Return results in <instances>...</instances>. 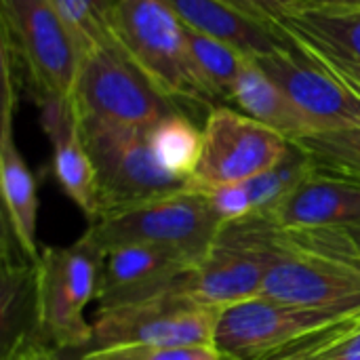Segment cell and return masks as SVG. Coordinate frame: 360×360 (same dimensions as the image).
<instances>
[{
	"label": "cell",
	"instance_id": "cell-1",
	"mask_svg": "<svg viewBox=\"0 0 360 360\" xmlns=\"http://www.w3.org/2000/svg\"><path fill=\"white\" fill-rule=\"evenodd\" d=\"M116 36L148 78L181 112L226 105L198 70L186 25L167 0H120Z\"/></svg>",
	"mask_w": 360,
	"mask_h": 360
},
{
	"label": "cell",
	"instance_id": "cell-2",
	"mask_svg": "<svg viewBox=\"0 0 360 360\" xmlns=\"http://www.w3.org/2000/svg\"><path fill=\"white\" fill-rule=\"evenodd\" d=\"M103 255L82 234L72 247H44L34 264L36 335L57 350L93 344L84 308L97 300Z\"/></svg>",
	"mask_w": 360,
	"mask_h": 360
},
{
	"label": "cell",
	"instance_id": "cell-3",
	"mask_svg": "<svg viewBox=\"0 0 360 360\" xmlns=\"http://www.w3.org/2000/svg\"><path fill=\"white\" fill-rule=\"evenodd\" d=\"M80 127L97 173L99 219L188 188V181L173 177L158 165L148 129L89 116H80Z\"/></svg>",
	"mask_w": 360,
	"mask_h": 360
},
{
	"label": "cell",
	"instance_id": "cell-4",
	"mask_svg": "<svg viewBox=\"0 0 360 360\" xmlns=\"http://www.w3.org/2000/svg\"><path fill=\"white\" fill-rule=\"evenodd\" d=\"M72 99L80 116L137 129H150L181 112L148 78L118 36L80 55Z\"/></svg>",
	"mask_w": 360,
	"mask_h": 360
},
{
	"label": "cell",
	"instance_id": "cell-5",
	"mask_svg": "<svg viewBox=\"0 0 360 360\" xmlns=\"http://www.w3.org/2000/svg\"><path fill=\"white\" fill-rule=\"evenodd\" d=\"M2 42L34 86L36 101L74 93L80 51L51 0H0Z\"/></svg>",
	"mask_w": 360,
	"mask_h": 360
},
{
	"label": "cell",
	"instance_id": "cell-6",
	"mask_svg": "<svg viewBox=\"0 0 360 360\" xmlns=\"http://www.w3.org/2000/svg\"><path fill=\"white\" fill-rule=\"evenodd\" d=\"M221 228L224 224L213 213L207 194L188 186L181 192L89 224L84 236L103 257L122 245L154 243L179 247L202 259L213 249Z\"/></svg>",
	"mask_w": 360,
	"mask_h": 360
},
{
	"label": "cell",
	"instance_id": "cell-7",
	"mask_svg": "<svg viewBox=\"0 0 360 360\" xmlns=\"http://www.w3.org/2000/svg\"><path fill=\"white\" fill-rule=\"evenodd\" d=\"M251 217L272 249L262 297L300 308L360 310V266L302 249L262 215Z\"/></svg>",
	"mask_w": 360,
	"mask_h": 360
},
{
	"label": "cell",
	"instance_id": "cell-8",
	"mask_svg": "<svg viewBox=\"0 0 360 360\" xmlns=\"http://www.w3.org/2000/svg\"><path fill=\"white\" fill-rule=\"evenodd\" d=\"M289 148L283 133L230 105H217L205 116L202 152L188 186L207 192L249 181L276 167Z\"/></svg>",
	"mask_w": 360,
	"mask_h": 360
},
{
	"label": "cell",
	"instance_id": "cell-9",
	"mask_svg": "<svg viewBox=\"0 0 360 360\" xmlns=\"http://www.w3.org/2000/svg\"><path fill=\"white\" fill-rule=\"evenodd\" d=\"M219 310L196 306L181 295L167 293L137 304L95 310L93 348L108 346H213Z\"/></svg>",
	"mask_w": 360,
	"mask_h": 360
},
{
	"label": "cell",
	"instance_id": "cell-10",
	"mask_svg": "<svg viewBox=\"0 0 360 360\" xmlns=\"http://www.w3.org/2000/svg\"><path fill=\"white\" fill-rule=\"evenodd\" d=\"M352 316H360V310L300 308L257 295L219 310L215 348L234 360H262L321 327Z\"/></svg>",
	"mask_w": 360,
	"mask_h": 360
},
{
	"label": "cell",
	"instance_id": "cell-11",
	"mask_svg": "<svg viewBox=\"0 0 360 360\" xmlns=\"http://www.w3.org/2000/svg\"><path fill=\"white\" fill-rule=\"evenodd\" d=\"M306 116L312 133L360 127V93L295 46L253 59Z\"/></svg>",
	"mask_w": 360,
	"mask_h": 360
},
{
	"label": "cell",
	"instance_id": "cell-12",
	"mask_svg": "<svg viewBox=\"0 0 360 360\" xmlns=\"http://www.w3.org/2000/svg\"><path fill=\"white\" fill-rule=\"evenodd\" d=\"M198 262L196 255L169 245L133 243L110 249L103 257L97 310L175 293L179 278Z\"/></svg>",
	"mask_w": 360,
	"mask_h": 360
},
{
	"label": "cell",
	"instance_id": "cell-13",
	"mask_svg": "<svg viewBox=\"0 0 360 360\" xmlns=\"http://www.w3.org/2000/svg\"><path fill=\"white\" fill-rule=\"evenodd\" d=\"M2 65V108H0V188L4 202V219L21 249V253L36 264L38 249V190L36 179L19 152L15 139V110H17V72L8 46H0Z\"/></svg>",
	"mask_w": 360,
	"mask_h": 360
},
{
	"label": "cell",
	"instance_id": "cell-14",
	"mask_svg": "<svg viewBox=\"0 0 360 360\" xmlns=\"http://www.w3.org/2000/svg\"><path fill=\"white\" fill-rule=\"evenodd\" d=\"M40 127L53 146V173L61 190L86 215L89 224L99 219L97 173L86 150L80 114L72 97L38 101Z\"/></svg>",
	"mask_w": 360,
	"mask_h": 360
},
{
	"label": "cell",
	"instance_id": "cell-15",
	"mask_svg": "<svg viewBox=\"0 0 360 360\" xmlns=\"http://www.w3.org/2000/svg\"><path fill=\"white\" fill-rule=\"evenodd\" d=\"M262 217L281 230H356L360 184L312 169L287 198Z\"/></svg>",
	"mask_w": 360,
	"mask_h": 360
},
{
	"label": "cell",
	"instance_id": "cell-16",
	"mask_svg": "<svg viewBox=\"0 0 360 360\" xmlns=\"http://www.w3.org/2000/svg\"><path fill=\"white\" fill-rule=\"evenodd\" d=\"M283 32L297 51L319 61L359 91L360 11H321L300 6Z\"/></svg>",
	"mask_w": 360,
	"mask_h": 360
},
{
	"label": "cell",
	"instance_id": "cell-17",
	"mask_svg": "<svg viewBox=\"0 0 360 360\" xmlns=\"http://www.w3.org/2000/svg\"><path fill=\"white\" fill-rule=\"evenodd\" d=\"M167 4L188 27L217 38L251 59L293 46L285 36L232 0H167Z\"/></svg>",
	"mask_w": 360,
	"mask_h": 360
},
{
	"label": "cell",
	"instance_id": "cell-18",
	"mask_svg": "<svg viewBox=\"0 0 360 360\" xmlns=\"http://www.w3.org/2000/svg\"><path fill=\"white\" fill-rule=\"evenodd\" d=\"M0 350L36 335L34 264L21 253L6 219H2V270H0ZM38 338V335H36Z\"/></svg>",
	"mask_w": 360,
	"mask_h": 360
},
{
	"label": "cell",
	"instance_id": "cell-19",
	"mask_svg": "<svg viewBox=\"0 0 360 360\" xmlns=\"http://www.w3.org/2000/svg\"><path fill=\"white\" fill-rule=\"evenodd\" d=\"M230 103L238 105L243 114L268 124L289 139L312 135V127L306 116L253 59L245 65L240 78L236 80Z\"/></svg>",
	"mask_w": 360,
	"mask_h": 360
},
{
	"label": "cell",
	"instance_id": "cell-20",
	"mask_svg": "<svg viewBox=\"0 0 360 360\" xmlns=\"http://www.w3.org/2000/svg\"><path fill=\"white\" fill-rule=\"evenodd\" d=\"M148 141L154 158L167 173L190 181L200 160L202 131L184 112L171 114L150 127Z\"/></svg>",
	"mask_w": 360,
	"mask_h": 360
},
{
	"label": "cell",
	"instance_id": "cell-21",
	"mask_svg": "<svg viewBox=\"0 0 360 360\" xmlns=\"http://www.w3.org/2000/svg\"><path fill=\"white\" fill-rule=\"evenodd\" d=\"M316 173L360 184V127L291 139Z\"/></svg>",
	"mask_w": 360,
	"mask_h": 360
},
{
	"label": "cell",
	"instance_id": "cell-22",
	"mask_svg": "<svg viewBox=\"0 0 360 360\" xmlns=\"http://www.w3.org/2000/svg\"><path fill=\"white\" fill-rule=\"evenodd\" d=\"M186 36H188V44H190V51L194 55L198 70L202 72V76L207 78L211 89L217 93V97L228 105L232 99L236 80L240 78V74H243L245 65L251 61V57H247L238 49H234L217 38H211L202 32H196L188 25H186Z\"/></svg>",
	"mask_w": 360,
	"mask_h": 360
},
{
	"label": "cell",
	"instance_id": "cell-23",
	"mask_svg": "<svg viewBox=\"0 0 360 360\" xmlns=\"http://www.w3.org/2000/svg\"><path fill=\"white\" fill-rule=\"evenodd\" d=\"M74 36L80 55L116 38L120 0H51Z\"/></svg>",
	"mask_w": 360,
	"mask_h": 360
},
{
	"label": "cell",
	"instance_id": "cell-24",
	"mask_svg": "<svg viewBox=\"0 0 360 360\" xmlns=\"http://www.w3.org/2000/svg\"><path fill=\"white\" fill-rule=\"evenodd\" d=\"M291 141V139H289ZM312 173V165L306 154L291 141L285 158L268 169L266 173L245 181L253 202V215H266L272 211L283 198H287L308 175Z\"/></svg>",
	"mask_w": 360,
	"mask_h": 360
},
{
	"label": "cell",
	"instance_id": "cell-25",
	"mask_svg": "<svg viewBox=\"0 0 360 360\" xmlns=\"http://www.w3.org/2000/svg\"><path fill=\"white\" fill-rule=\"evenodd\" d=\"M80 360H224V354L213 346L167 348V346H108L93 348Z\"/></svg>",
	"mask_w": 360,
	"mask_h": 360
},
{
	"label": "cell",
	"instance_id": "cell-26",
	"mask_svg": "<svg viewBox=\"0 0 360 360\" xmlns=\"http://www.w3.org/2000/svg\"><path fill=\"white\" fill-rule=\"evenodd\" d=\"M360 323V316H352L340 323H333L329 327H321L274 352H270L268 356L262 360H316L331 344H335L342 335H346L352 327H356Z\"/></svg>",
	"mask_w": 360,
	"mask_h": 360
},
{
	"label": "cell",
	"instance_id": "cell-27",
	"mask_svg": "<svg viewBox=\"0 0 360 360\" xmlns=\"http://www.w3.org/2000/svg\"><path fill=\"white\" fill-rule=\"evenodd\" d=\"M205 194L209 198V205H211L213 213L219 217V221L224 226L253 215V202H251V194H249L245 181L243 184L219 186V188L207 190Z\"/></svg>",
	"mask_w": 360,
	"mask_h": 360
},
{
	"label": "cell",
	"instance_id": "cell-28",
	"mask_svg": "<svg viewBox=\"0 0 360 360\" xmlns=\"http://www.w3.org/2000/svg\"><path fill=\"white\" fill-rule=\"evenodd\" d=\"M245 11H249L253 17L276 30L281 36H285L287 21L300 11V0H232Z\"/></svg>",
	"mask_w": 360,
	"mask_h": 360
},
{
	"label": "cell",
	"instance_id": "cell-29",
	"mask_svg": "<svg viewBox=\"0 0 360 360\" xmlns=\"http://www.w3.org/2000/svg\"><path fill=\"white\" fill-rule=\"evenodd\" d=\"M59 352L61 350L32 335V338H23L15 342L6 352L0 354V360H63Z\"/></svg>",
	"mask_w": 360,
	"mask_h": 360
},
{
	"label": "cell",
	"instance_id": "cell-30",
	"mask_svg": "<svg viewBox=\"0 0 360 360\" xmlns=\"http://www.w3.org/2000/svg\"><path fill=\"white\" fill-rule=\"evenodd\" d=\"M316 360H360V323L331 344Z\"/></svg>",
	"mask_w": 360,
	"mask_h": 360
},
{
	"label": "cell",
	"instance_id": "cell-31",
	"mask_svg": "<svg viewBox=\"0 0 360 360\" xmlns=\"http://www.w3.org/2000/svg\"><path fill=\"white\" fill-rule=\"evenodd\" d=\"M300 6L321 11H360V0H300Z\"/></svg>",
	"mask_w": 360,
	"mask_h": 360
},
{
	"label": "cell",
	"instance_id": "cell-32",
	"mask_svg": "<svg viewBox=\"0 0 360 360\" xmlns=\"http://www.w3.org/2000/svg\"><path fill=\"white\" fill-rule=\"evenodd\" d=\"M350 234L354 236V240H356V245L360 247V228H356V230H350Z\"/></svg>",
	"mask_w": 360,
	"mask_h": 360
},
{
	"label": "cell",
	"instance_id": "cell-33",
	"mask_svg": "<svg viewBox=\"0 0 360 360\" xmlns=\"http://www.w3.org/2000/svg\"><path fill=\"white\" fill-rule=\"evenodd\" d=\"M224 360H234V359H230V356H226V354H224Z\"/></svg>",
	"mask_w": 360,
	"mask_h": 360
},
{
	"label": "cell",
	"instance_id": "cell-34",
	"mask_svg": "<svg viewBox=\"0 0 360 360\" xmlns=\"http://www.w3.org/2000/svg\"><path fill=\"white\" fill-rule=\"evenodd\" d=\"M359 91H360V89H359Z\"/></svg>",
	"mask_w": 360,
	"mask_h": 360
}]
</instances>
